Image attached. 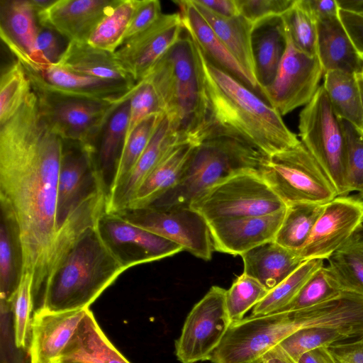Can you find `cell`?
<instances>
[{
    "mask_svg": "<svg viewBox=\"0 0 363 363\" xmlns=\"http://www.w3.org/2000/svg\"><path fill=\"white\" fill-rule=\"evenodd\" d=\"M62 139L50 127L33 91L0 124V201L13 211L23 272L33 276V297L43 291L58 233L57 189Z\"/></svg>",
    "mask_w": 363,
    "mask_h": 363,
    "instance_id": "obj_1",
    "label": "cell"
},
{
    "mask_svg": "<svg viewBox=\"0 0 363 363\" xmlns=\"http://www.w3.org/2000/svg\"><path fill=\"white\" fill-rule=\"evenodd\" d=\"M198 48L206 92V117L197 142L208 136L230 135L244 140L267 156L300 143L275 108L213 65Z\"/></svg>",
    "mask_w": 363,
    "mask_h": 363,
    "instance_id": "obj_2",
    "label": "cell"
},
{
    "mask_svg": "<svg viewBox=\"0 0 363 363\" xmlns=\"http://www.w3.org/2000/svg\"><path fill=\"white\" fill-rule=\"evenodd\" d=\"M126 269L103 239L97 223L77 238L50 272L39 308L50 311L89 308Z\"/></svg>",
    "mask_w": 363,
    "mask_h": 363,
    "instance_id": "obj_3",
    "label": "cell"
},
{
    "mask_svg": "<svg viewBox=\"0 0 363 363\" xmlns=\"http://www.w3.org/2000/svg\"><path fill=\"white\" fill-rule=\"evenodd\" d=\"M144 79L155 89L174 133L182 141L198 143L206 92L199 48L186 30Z\"/></svg>",
    "mask_w": 363,
    "mask_h": 363,
    "instance_id": "obj_4",
    "label": "cell"
},
{
    "mask_svg": "<svg viewBox=\"0 0 363 363\" xmlns=\"http://www.w3.org/2000/svg\"><path fill=\"white\" fill-rule=\"evenodd\" d=\"M269 156L239 138L217 135L200 140L190 155L177 185L150 206L189 207L221 181L245 171L259 172Z\"/></svg>",
    "mask_w": 363,
    "mask_h": 363,
    "instance_id": "obj_5",
    "label": "cell"
},
{
    "mask_svg": "<svg viewBox=\"0 0 363 363\" xmlns=\"http://www.w3.org/2000/svg\"><path fill=\"white\" fill-rule=\"evenodd\" d=\"M298 130L301 142L330 179L337 195H350L345 135L323 84L301 111Z\"/></svg>",
    "mask_w": 363,
    "mask_h": 363,
    "instance_id": "obj_6",
    "label": "cell"
},
{
    "mask_svg": "<svg viewBox=\"0 0 363 363\" xmlns=\"http://www.w3.org/2000/svg\"><path fill=\"white\" fill-rule=\"evenodd\" d=\"M260 174L286 206L325 204L338 196L330 179L301 140L269 156Z\"/></svg>",
    "mask_w": 363,
    "mask_h": 363,
    "instance_id": "obj_7",
    "label": "cell"
},
{
    "mask_svg": "<svg viewBox=\"0 0 363 363\" xmlns=\"http://www.w3.org/2000/svg\"><path fill=\"white\" fill-rule=\"evenodd\" d=\"M207 222L267 215L286 208L259 172L245 171L210 188L189 206Z\"/></svg>",
    "mask_w": 363,
    "mask_h": 363,
    "instance_id": "obj_8",
    "label": "cell"
},
{
    "mask_svg": "<svg viewBox=\"0 0 363 363\" xmlns=\"http://www.w3.org/2000/svg\"><path fill=\"white\" fill-rule=\"evenodd\" d=\"M41 113L62 140L80 143L95 149L100 133L121 103L73 96L32 87Z\"/></svg>",
    "mask_w": 363,
    "mask_h": 363,
    "instance_id": "obj_9",
    "label": "cell"
},
{
    "mask_svg": "<svg viewBox=\"0 0 363 363\" xmlns=\"http://www.w3.org/2000/svg\"><path fill=\"white\" fill-rule=\"evenodd\" d=\"M125 220L182 246L195 257L210 260L213 242L206 219L190 207L125 208L115 213Z\"/></svg>",
    "mask_w": 363,
    "mask_h": 363,
    "instance_id": "obj_10",
    "label": "cell"
},
{
    "mask_svg": "<svg viewBox=\"0 0 363 363\" xmlns=\"http://www.w3.org/2000/svg\"><path fill=\"white\" fill-rule=\"evenodd\" d=\"M226 290L213 286L188 314L175 341V354L182 363L209 360L232 322L225 305Z\"/></svg>",
    "mask_w": 363,
    "mask_h": 363,
    "instance_id": "obj_11",
    "label": "cell"
},
{
    "mask_svg": "<svg viewBox=\"0 0 363 363\" xmlns=\"http://www.w3.org/2000/svg\"><path fill=\"white\" fill-rule=\"evenodd\" d=\"M286 40V48L274 79L261 92L262 98L281 116L306 105L316 93L323 76L317 56L297 49L287 35Z\"/></svg>",
    "mask_w": 363,
    "mask_h": 363,
    "instance_id": "obj_12",
    "label": "cell"
},
{
    "mask_svg": "<svg viewBox=\"0 0 363 363\" xmlns=\"http://www.w3.org/2000/svg\"><path fill=\"white\" fill-rule=\"evenodd\" d=\"M363 227V199L337 196L324 205L312 233L299 252L303 259L327 260Z\"/></svg>",
    "mask_w": 363,
    "mask_h": 363,
    "instance_id": "obj_13",
    "label": "cell"
},
{
    "mask_svg": "<svg viewBox=\"0 0 363 363\" xmlns=\"http://www.w3.org/2000/svg\"><path fill=\"white\" fill-rule=\"evenodd\" d=\"M98 228L106 243L128 269L184 250L176 242L135 225L116 213L105 212Z\"/></svg>",
    "mask_w": 363,
    "mask_h": 363,
    "instance_id": "obj_14",
    "label": "cell"
},
{
    "mask_svg": "<svg viewBox=\"0 0 363 363\" xmlns=\"http://www.w3.org/2000/svg\"><path fill=\"white\" fill-rule=\"evenodd\" d=\"M100 190L105 191L97 172L94 150L78 142L62 140L57 189L58 230L82 201Z\"/></svg>",
    "mask_w": 363,
    "mask_h": 363,
    "instance_id": "obj_15",
    "label": "cell"
},
{
    "mask_svg": "<svg viewBox=\"0 0 363 363\" xmlns=\"http://www.w3.org/2000/svg\"><path fill=\"white\" fill-rule=\"evenodd\" d=\"M184 30L179 13H162L148 28L125 40L114 52L115 57L138 84L146 77Z\"/></svg>",
    "mask_w": 363,
    "mask_h": 363,
    "instance_id": "obj_16",
    "label": "cell"
},
{
    "mask_svg": "<svg viewBox=\"0 0 363 363\" xmlns=\"http://www.w3.org/2000/svg\"><path fill=\"white\" fill-rule=\"evenodd\" d=\"M26 72L32 87L113 103H121L130 99L137 84L79 74L58 65H48L38 72L27 69Z\"/></svg>",
    "mask_w": 363,
    "mask_h": 363,
    "instance_id": "obj_17",
    "label": "cell"
},
{
    "mask_svg": "<svg viewBox=\"0 0 363 363\" xmlns=\"http://www.w3.org/2000/svg\"><path fill=\"white\" fill-rule=\"evenodd\" d=\"M39 27L30 0L0 1V37L24 68L33 72L47 67L36 47Z\"/></svg>",
    "mask_w": 363,
    "mask_h": 363,
    "instance_id": "obj_18",
    "label": "cell"
},
{
    "mask_svg": "<svg viewBox=\"0 0 363 363\" xmlns=\"http://www.w3.org/2000/svg\"><path fill=\"white\" fill-rule=\"evenodd\" d=\"M285 211L286 208L267 215L208 222L213 249L223 253L241 255L274 240Z\"/></svg>",
    "mask_w": 363,
    "mask_h": 363,
    "instance_id": "obj_19",
    "label": "cell"
},
{
    "mask_svg": "<svg viewBox=\"0 0 363 363\" xmlns=\"http://www.w3.org/2000/svg\"><path fill=\"white\" fill-rule=\"evenodd\" d=\"M86 308L50 311L38 308L31 320L30 363H57L83 320Z\"/></svg>",
    "mask_w": 363,
    "mask_h": 363,
    "instance_id": "obj_20",
    "label": "cell"
},
{
    "mask_svg": "<svg viewBox=\"0 0 363 363\" xmlns=\"http://www.w3.org/2000/svg\"><path fill=\"white\" fill-rule=\"evenodd\" d=\"M114 0H55L37 13L39 26L52 30L67 42H87Z\"/></svg>",
    "mask_w": 363,
    "mask_h": 363,
    "instance_id": "obj_21",
    "label": "cell"
},
{
    "mask_svg": "<svg viewBox=\"0 0 363 363\" xmlns=\"http://www.w3.org/2000/svg\"><path fill=\"white\" fill-rule=\"evenodd\" d=\"M183 142L174 133L164 114L129 175L107 196L106 212L115 213L125 209L148 174L174 147Z\"/></svg>",
    "mask_w": 363,
    "mask_h": 363,
    "instance_id": "obj_22",
    "label": "cell"
},
{
    "mask_svg": "<svg viewBox=\"0 0 363 363\" xmlns=\"http://www.w3.org/2000/svg\"><path fill=\"white\" fill-rule=\"evenodd\" d=\"M175 3L179 7L184 30L190 35L203 55L213 65L261 96L256 81L225 46L191 0L177 1Z\"/></svg>",
    "mask_w": 363,
    "mask_h": 363,
    "instance_id": "obj_23",
    "label": "cell"
},
{
    "mask_svg": "<svg viewBox=\"0 0 363 363\" xmlns=\"http://www.w3.org/2000/svg\"><path fill=\"white\" fill-rule=\"evenodd\" d=\"M286 43L281 16L269 18L253 25L251 48L254 75L260 95L273 82Z\"/></svg>",
    "mask_w": 363,
    "mask_h": 363,
    "instance_id": "obj_24",
    "label": "cell"
},
{
    "mask_svg": "<svg viewBox=\"0 0 363 363\" xmlns=\"http://www.w3.org/2000/svg\"><path fill=\"white\" fill-rule=\"evenodd\" d=\"M317 21L316 55L323 74L341 70L360 76L363 57L357 52L339 16Z\"/></svg>",
    "mask_w": 363,
    "mask_h": 363,
    "instance_id": "obj_25",
    "label": "cell"
},
{
    "mask_svg": "<svg viewBox=\"0 0 363 363\" xmlns=\"http://www.w3.org/2000/svg\"><path fill=\"white\" fill-rule=\"evenodd\" d=\"M243 273L254 278L269 291L274 289L305 260L298 253L274 240L263 243L240 255Z\"/></svg>",
    "mask_w": 363,
    "mask_h": 363,
    "instance_id": "obj_26",
    "label": "cell"
},
{
    "mask_svg": "<svg viewBox=\"0 0 363 363\" xmlns=\"http://www.w3.org/2000/svg\"><path fill=\"white\" fill-rule=\"evenodd\" d=\"M129 99L121 103L113 112L104 125L94 149L97 172L107 196L125 142L129 121Z\"/></svg>",
    "mask_w": 363,
    "mask_h": 363,
    "instance_id": "obj_27",
    "label": "cell"
},
{
    "mask_svg": "<svg viewBox=\"0 0 363 363\" xmlns=\"http://www.w3.org/2000/svg\"><path fill=\"white\" fill-rule=\"evenodd\" d=\"M59 362L130 363L106 337L89 308Z\"/></svg>",
    "mask_w": 363,
    "mask_h": 363,
    "instance_id": "obj_28",
    "label": "cell"
},
{
    "mask_svg": "<svg viewBox=\"0 0 363 363\" xmlns=\"http://www.w3.org/2000/svg\"><path fill=\"white\" fill-rule=\"evenodd\" d=\"M197 143L189 140L174 147L142 182L126 208L147 207L174 187Z\"/></svg>",
    "mask_w": 363,
    "mask_h": 363,
    "instance_id": "obj_29",
    "label": "cell"
},
{
    "mask_svg": "<svg viewBox=\"0 0 363 363\" xmlns=\"http://www.w3.org/2000/svg\"><path fill=\"white\" fill-rule=\"evenodd\" d=\"M56 65L84 75L136 84L120 65L114 53L88 42H69Z\"/></svg>",
    "mask_w": 363,
    "mask_h": 363,
    "instance_id": "obj_30",
    "label": "cell"
},
{
    "mask_svg": "<svg viewBox=\"0 0 363 363\" xmlns=\"http://www.w3.org/2000/svg\"><path fill=\"white\" fill-rule=\"evenodd\" d=\"M0 206V297L9 304L22 275L23 252L14 214L5 203Z\"/></svg>",
    "mask_w": 363,
    "mask_h": 363,
    "instance_id": "obj_31",
    "label": "cell"
},
{
    "mask_svg": "<svg viewBox=\"0 0 363 363\" xmlns=\"http://www.w3.org/2000/svg\"><path fill=\"white\" fill-rule=\"evenodd\" d=\"M191 1L225 46L255 80L251 48L253 25L240 15L230 18L220 16L196 4L194 0Z\"/></svg>",
    "mask_w": 363,
    "mask_h": 363,
    "instance_id": "obj_32",
    "label": "cell"
},
{
    "mask_svg": "<svg viewBox=\"0 0 363 363\" xmlns=\"http://www.w3.org/2000/svg\"><path fill=\"white\" fill-rule=\"evenodd\" d=\"M323 77V86L337 117L363 132V101L358 75L332 70Z\"/></svg>",
    "mask_w": 363,
    "mask_h": 363,
    "instance_id": "obj_33",
    "label": "cell"
},
{
    "mask_svg": "<svg viewBox=\"0 0 363 363\" xmlns=\"http://www.w3.org/2000/svg\"><path fill=\"white\" fill-rule=\"evenodd\" d=\"M327 261L342 291L363 295V227Z\"/></svg>",
    "mask_w": 363,
    "mask_h": 363,
    "instance_id": "obj_34",
    "label": "cell"
},
{
    "mask_svg": "<svg viewBox=\"0 0 363 363\" xmlns=\"http://www.w3.org/2000/svg\"><path fill=\"white\" fill-rule=\"evenodd\" d=\"M325 204L295 203L286 206L274 241L299 253L308 241Z\"/></svg>",
    "mask_w": 363,
    "mask_h": 363,
    "instance_id": "obj_35",
    "label": "cell"
},
{
    "mask_svg": "<svg viewBox=\"0 0 363 363\" xmlns=\"http://www.w3.org/2000/svg\"><path fill=\"white\" fill-rule=\"evenodd\" d=\"M138 0H114L91 33L88 43L114 53L125 40Z\"/></svg>",
    "mask_w": 363,
    "mask_h": 363,
    "instance_id": "obj_36",
    "label": "cell"
},
{
    "mask_svg": "<svg viewBox=\"0 0 363 363\" xmlns=\"http://www.w3.org/2000/svg\"><path fill=\"white\" fill-rule=\"evenodd\" d=\"M322 259L305 260L293 273L282 281L252 309V316L277 313L286 306L297 295L312 274L325 265Z\"/></svg>",
    "mask_w": 363,
    "mask_h": 363,
    "instance_id": "obj_37",
    "label": "cell"
},
{
    "mask_svg": "<svg viewBox=\"0 0 363 363\" xmlns=\"http://www.w3.org/2000/svg\"><path fill=\"white\" fill-rule=\"evenodd\" d=\"M362 337L342 329L311 328L298 330L282 340L278 345L295 362L305 353L320 347Z\"/></svg>",
    "mask_w": 363,
    "mask_h": 363,
    "instance_id": "obj_38",
    "label": "cell"
},
{
    "mask_svg": "<svg viewBox=\"0 0 363 363\" xmlns=\"http://www.w3.org/2000/svg\"><path fill=\"white\" fill-rule=\"evenodd\" d=\"M31 91L29 77L18 60L3 69L0 77V124L17 112Z\"/></svg>",
    "mask_w": 363,
    "mask_h": 363,
    "instance_id": "obj_39",
    "label": "cell"
},
{
    "mask_svg": "<svg viewBox=\"0 0 363 363\" xmlns=\"http://www.w3.org/2000/svg\"><path fill=\"white\" fill-rule=\"evenodd\" d=\"M281 18L293 45L308 55L317 56V21L303 0H296Z\"/></svg>",
    "mask_w": 363,
    "mask_h": 363,
    "instance_id": "obj_40",
    "label": "cell"
},
{
    "mask_svg": "<svg viewBox=\"0 0 363 363\" xmlns=\"http://www.w3.org/2000/svg\"><path fill=\"white\" fill-rule=\"evenodd\" d=\"M164 115L154 114L150 116L139 123L128 136L109 194L121 184L129 175L147 147L160 121Z\"/></svg>",
    "mask_w": 363,
    "mask_h": 363,
    "instance_id": "obj_41",
    "label": "cell"
},
{
    "mask_svg": "<svg viewBox=\"0 0 363 363\" xmlns=\"http://www.w3.org/2000/svg\"><path fill=\"white\" fill-rule=\"evenodd\" d=\"M342 291L327 265H323L312 274L295 298L279 312L312 306L333 298Z\"/></svg>",
    "mask_w": 363,
    "mask_h": 363,
    "instance_id": "obj_42",
    "label": "cell"
},
{
    "mask_svg": "<svg viewBox=\"0 0 363 363\" xmlns=\"http://www.w3.org/2000/svg\"><path fill=\"white\" fill-rule=\"evenodd\" d=\"M262 284L254 278L242 273L226 290L225 305L232 323L244 318L245 314L254 308L269 293Z\"/></svg>",
    "mask_w": 363,
    "mask_h": 363,
    "instance_id": "obj_43",
    "label": "cell"
},
{
    "mask_svg": "<svg viewBox=\"0 0 363 363\" xmlns=\"http://www.w3.org/2000/svg\"><path fill=\"white\" fill-rule=\"evenodd\" d=\"M33 274L28 272H23L9 303L13 315L14 342L19 349L26 347L30 335V313L33 307Z\"/></svg>",
    "mask_w": 363,
    "mask_h": 363,
    "instance_id": "obj_44",
    "label": "cell"
},
{
    "mask_svg": "<svg viewBox=\"0 0 363 363\" xmlns=\"http://www.w3.org/2000/svg\"><path fill=\"white\" fill-rule=\"evenodd\" d=\"M342 121L347 143V185L349 194L363 199V132Z\"/></svg>",
    "mask_w": 363,
    "mask_h": 363,
    "instance_id": "obj_45",
    "label": "cell"
},
{
    "mask_svg": "<svg viewBox=\"0 0 363 363\" xmlns=\"http://www.w3.org/2000/svg\"><path fill=\"white\" fill-rule=\"evenodd\" d=\"M129 101V121L126 138L146 118L154 114H164L155 89L146 79L142 80L135 85Z\"/></svg>",
    "mask_w": 363,
    "mask_h": 363,
    "instance_id": "obj_46",
    "label": "cell"
},
{
    "mask_svg": "<svg viewBox=\"0 0 363 363\" xmlns=\"http://www.w3.org/2000/svg\"><path fill=\"white\" fill-rule=\"evenodd\" d=\"M296 0H235L239 13L255 25L262 20L282 16Z\"/></svg>",
    "mask_w": 363,
    "mask_h": 363,
    "instance_id": "obj_47",
    "label": "cell"
},
{
    "mask_svg": "<svg viewBox=\"0 0 363 363\" xmlns=\"http://www.w3.org/2000/svg\"><path fill=\"white\" fill-rule=\"evenodd\" d=\"M162 14L160 1L138 0L127 31L125 40L148 28Z\"/></svg>",
    "mask_w": 363,
    "mask_h": 363,
    "instance_id": "obj_48",
    "label": "cell"
},
{
    "mask_svg": "<svg viewBox=\"0 0 363 363\" xmlns=\"http://www.w3.org/2000/svg\"><path fill=\"white\" fill-rule=\"evenodd\" d=\"M62 38L57 32L40 26L36 47L40 57L47 66L56 65L62 56L67 46L64 45Z\"/></svg>",
    "mask_w": 363,
    "mask_h": 363,
    "instance_id": "obj_49",
    "label": "cell"
},
{
    "mask_svg": "<svg viewBox=\"0 0 363 363\" xmlns=\"http://www.w3.org/2000/svg\"><path fill=\"white\" fill-rule=\"evenodd\" d=\"M336 363H363V337L326 347Z\"/></svg>",
    "mask_w": 363,
    "mask_h": 363,
    "instance_id": "obj_50",
    "label": "cell"
},
{
    "mask_svg": "<svg viewBox=\"0 0 363 363\" xmlns=\"http://www.w3.org/2000/svg\"><path fill=\"white\" fill-rule=\"evenodd\" d=\"M339 18L357 52L363 55V16L340 9Z\"/></svg>",
    "mask_w": 363,
    "mask_h": 363,
    "instance_id": "obj_51",
    "label": "cell"
},
{
    "mask_svg": "<svg viewBox=\"0 0 363 363\" xmlns=\"http://www.w3.org/2000/svg\"><path fill=\"white\" fill-rule=\"evenodd\" d=\"M316 21L339 16L337 0H303Z\"/></svg>",
    "mask_w": 363,
    "mask_h": 363,
    "instance_id": "obj_52",
    "label": "cell"
},
{
    "mask_svg": "<svg viewBox=\"0 0 363 363\" xmlns=\"http://www.w3.org/2000/svg\"><path fill=\"white\" fill-rule=\"evenodd\" d=\"M211 12L223 17L240 15L235 0H194Z\"/></svg>",
    "mask_w": 363,
    "mask_h": 363,
    "instance_id": "obj_53",
    "label": "cell"
},
{
    "mask_svg": "<svg viewBox=\"0 0 363 363\" xmlns=\"http://www.w3.org/2000/svg\"><path fill=\"white\" fill-rule=\"evenodd\" d=\"M257 363H296L293 361L279 346L268 351Z\"/></svg>",
    "mask_w": 363,
    "mask_h": 363,
    "instance_id": "obj_54",
    "label": "cell"
},
{
    "mask_svg": "<svg viewBox=\"0 0 363 363\" xmlns=\"http://www.w3.org/2000/svg\"><path fill=\"white\" fill-rule=\"evenodd\" d=\"M340 9L363 16V0H337Z\"/></svg>",
    "mask_w": 363,
    "mask_h": 363,
    "instance_id": "obj_55",
    "label": "cell"
},
{
    "mask_svg": "<svg viewBox=\"0 0 363 363\" xmlns=\"http://www.w3.org/2000/svg\"><path fill=\"white\" fill-rule=\"evenodd\" d=\"M320 363H336L326 347L314 350Z\"/></svg>",
    "mask_w": 363,
    "mask_h": 363,
    "instance_id": "obj_56",
    "label": "cell"
},
{
    "mask_svg": "<svg viewBox=\"0 0 363 363\" xmlns=\"http://www.w3.org/2000/svg\"><path fill=\"white\" fill-rule=\"evenodd\" d=\"M36 13L42 11L51 6L55 0H30Z\"/></svg>",
    "mask_w": 363,
    "mask_h": 363,
    "instance_id": "obj_57",
    "label": "cell"
},
{
    "mask_svg": "<svg viewBox=\"0 0 363 363\" xmlns=\"http://www.w3.org/2000/svg\"><path fill=\"white\" fill-rule=\"evenodd\" d=\"M297 363H320L314 350L303 354Z\"/></svg>",
    "mask_w": 363,
    "mask_h": 363,
    "instance_id": "obj_58",
    "label": "cell"
},
{
    "mask_svg": "<svg viewBox=\"0 0 363 363\" xmlns=\"http://www.w3.org/2000/svg\"><path fill=\"white\" fill-rule=\"evenodd\" d=\"M358 78H359V87H360L362 101H363V80L361 79V77L359 76H358Z\"/></svg>",
    "mask_w": 363,
    "mask_h": 363,
    "instance_id": "obj_59",
    "label": "cell"
},
{
    "mask_svg": "<svg viewBox=\"0 0 363 363\" xmlns=\"http://www.w3.org/2000/svg\"><path fill=\"white\" fill-rule=\"evenodd\" d=\"M57 363H73V362H59Z\"/></svg>",
    "mask_w": 363,
    "mask_h": 363,
    "instance_id": "obj_60",
    "label": "cell"
},
{
    "mask_svg": "<svg viewBox=\"0 0 363 363\" xmlns=\"http://www.w3.org/2000/svg\"><path fill=\"white\" fill-rule=\"evenodd\" d=\"M361 79L363 80V73L359 76Z\"/></svg>",
    "mask_w": 363,
    "mask_h": 363,
    "instance_id": "obj_61",
    "label": "cell"
},
{
    "mask_svg": "<svg viewBox=\"0 0 363 363\" xmlns=\"http://www.w3.org/2000/svg\"><path fill=\"white\" fill-rule=\"evenodd\" d=\"M362 57H363V55H362Z\"/></svg>",
    "mask_w": 363,
    "mask_h": 363,
    "instance_id": "obj_62",
    "label": "cell"
},
{
    "mask_svg": "<svg viewBox=\"0 0 363 363\" xmlns=\"http://www.w3.org/2000/svg\"><path fill=\"white\" fill-rule=\"evenodd\" d=\"M256 363H257V362H256Z\"/></svg>",
    "mask_w": 363,
    "mask_h": 363,
    "instance_id": "obj_63",
    "label": "cell"
}]
</instances>
